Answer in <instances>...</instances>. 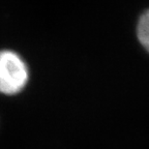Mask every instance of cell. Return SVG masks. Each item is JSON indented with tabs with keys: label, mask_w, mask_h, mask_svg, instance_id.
Masks as SVG:
<instances>
[{
	"label": "cell",
	"mask_w": 149,
	"mask_h": 149,
	"mask_svg": "<svg viewBox=\"0 0 149 149\" xmlns=\"http://www.w3.org/2000/svg\"><path fill=\"white\" fill-rule=\"evenodd\" d=\"M136 33L141 46L149 53V8L140 16L136 28Z\"/></svg>",
	"instance_id": "7a4b0ae2"
},
{
	"label": "cell",
	"mask_w": 149,
	"mask_h": 149,
	"mask_svg": "<svg viewBox=\"0 0 149 149\" xmlns=\"http://www.w3.org/2000/svg\"><path fill=\"white\" fill-rule=\"evenodd\" d=\"M29 79L27 64L10 50L0 51V93L15 95L25 88Z\"/></svg>",
	"instance_id": "6da1fadb"
}]
</instances>
